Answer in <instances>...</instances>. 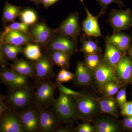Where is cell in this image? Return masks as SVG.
Returning a JSON list of instances; mask_svg holds the SVG:
<instances>
[{
    "label": "cell",
    "mask_w": 132,
    "mask_h": 132,
    "mask_svg": "<svg viewBox=\"0 0 132 132\" xmlns=\"http://www.w3.org/2000/svg\"><path fill=\"white\" fill-rule=\"evenodd\" d=\"M62 123L71 125L80 119L73 96L60 93L52 106Z\"/></svg>",
    "instance_id": "1"
},
{
    "label": "cell",
    "mask_w": 132,
    "mask_h": 132,
    "mask_svg": "<svg viewBox=\"0 0 132 132\" xmlns=\"http://www.w3.org/2000/svg\"><path fill=\"white\" fill-rule=\"evenodd\" d=\"M57 83L50 80H42L35 83L32 104L38 108L52 106L55 99L54 93Z\"/></svg>",
    "instance_id": "2"
},
{
    "label": "cell",
    "mask_w": 132,
    "mask_h": 132,
    "mask_svg": "<svg viewBox=\"0 0 132 132\" xmlns=\"http://www.w3.org/2000/svg\"><path fill=\"white\" fill-rule=\"evenodd\" d=\"M34 89L31 86L9 89L4 101L17 111H22L32 105Z\"/></svg>",
    "instance_id": "3"
},
{
    "label": "cell",
    "mask_w": 132,
    "mask_h": 132,
    "mask_svg": "<svg viewBox=\"0 0 132 132\" xmlns=\"http://www.w3.org/2000/svg\"><path fill=\"white\" fill-rule=\"evenodd\" d=\"M80 118L91 120L101 113L98 98L92 95L73 96Z\"/></svg>",
    "instance_id": "4"
},
{
    "label": "cell",
    "mask_w": 132,
    "mask_h": 132,
    "mask_svg": "<svg viewBox=\"0 0 132 132\" xmlns=\"http://www.w3.org/2000/svg\"><path fill=\"white\" fill-rule=\"evenodd\" d=\"M106 22L113 29V33L129 30L132 27V12L130 8L112 9L108 13Z\"/></svg>",
    "instance_id": "5"
},
{
    "label": "cell",
    "mask_w": 132,
    "mask_h": 132,
    "mask_svg": "<svg viewBox=\"0 0 132 132\" xmlns=\"http://www.w3.org/2000/svg\"><path fill=\"white\" fill-rule=\"evenodd\" d=\"M45 49V51H59L71 56L78 51V40L55 33Z\"/></svg>",
    "instance_id": "6"
},
{
    "label": "cell",
    "mask_w": 132,
    "mask_h": 132,
    "mask_svg": "<svg viewBox=\"0 0 132 132\" xmlns=\"http://www.w3.org/2000/svg\"><path fill=\"white\" fill-rule=\"evenodd\" d=\"M55 34L54 30L52 29L44 20L37 22L29 28V34L34 43L42 48H46Z\"/></svg>",
    "instance_id": "7"
},
{
    "label": "cell",
    "mask_w": 132,
    "mask_h": 132,
    "mask_svg": "<svg viewBox=\"0 0 132 132\" xmlns=\"http://www.w3.org/2000/svg\"><path fill=\"white\" fill-rule=\"evenodd\" d=\"M17 112L24 132H39V108L32 104L28 108Z\"/></svg>",
    "instance_id": "8"
},
{
    "label": "cell",
    "mask_w": 132,
    "mask_h": 132,
    "mask_svg": "<svg viewBox=\"0 0 132 132\" xmlns=\"http://www.w3.org/2000/svg\"><path fill=\"white\" fill-rule=\"evenodd\" d=\"M82 30L80 25L79 15L78 12L71 13L55 29V33L61 34L78 40Z\"/></svg>",
    "instance_id": "9"
},
{
    "label": "cell",
    "mask_w": 132,
    "mask_h": 132,
    "mask_svg": "<svg viewBox=\"0 0 132 132\" xmlns=\"http://www.w3.org/2000/svg\"><path fill=\"white\" fill-rule=\"evenodd\" d=\"M0 132H24L17 111L9 106L0 117Z\"/></svg>",
    "instance_id": "10"
},
{
    "label": "cell",
    "mask_w": 132,
    "mask_h": 132,
    "mask_svg": "<svg viewBox=\"0 0 132 132\" xmlns=\"http://www.w3.org/2000/svg\"><path fill=\"white\" fill-rule=\"evenodd\" d=\"M39 108V132H54L61 126V122L54 110L50 107Z\"/></svg>",
    "instance_id": "11"
},
{
    "label": "cell",
    "mask_w": 132,
    "mask_h": 132,
    "mask_svg": "<svg viewBox=\"0 0 132 132\" xmlns=\"http://www.w3.org/2000/svg\"><path fill=\"white\" fill-rule=\"evenodd\" d=\"M35 75L34 80L35 83L42 80H50L54 78L55 74L48 54H43L39 60L34 62Z\"/></svg>",
    "instance_id": "12"
},
{
    "label": "cell",
    "mask_w": 132,
    "mask_h": 132,
    "mask_svg": "<svg viewBox=\"0 0 132 132\" xmlns=\"http://www.w3.org/2000/svg\"><path fill=\"white\" fill-rule=\"evenodd\" d=\"M29 78L17 73L7 67L0 68V80L9 89L30 86Z\"/></svg>",
    "instance_id": "13"
},
{
    "label": "cell",
    "mask_w": 132,
    "mask_h": 132,
    "mask_svg": "<svg viewBox=\"0 0 132 132\" xmlns=\"http://www.w3.org/2000/svg\"><path fill=\"white\" fill-rule=\"evenodd\" d=\"M93 73L95 82L101 90L104 85L108 82L114 81L120 83L116 75L115 70L103 60Z\"/></svg>",
    "instance_id": "14"
},
{
    "label": "cell",
    "mask_w": 132,
    "mask_h": 132,
    "mask_svg": "<svg viewBox=\"0 0 132 132\" xmlns=\"http://www.w3.org/2000/svg\"><path fill=\"white\" fill-rule=\"evenodd\" d=\"M116 75L119 82L126 84L131 81L132 61L127 54L123 55L115 68Z\"/></svg>",
    "instance_id": "15"
},
{
    "label": "cell",
    "mask_w": 132,
    "mask_h": 132,
    "mask_svg": "<svg viewBox=\"0 0 132 132\" xmlns=\"http://www.w3.org/2000/svg\"><path fill=\"white\" fill-rule=\"evenodd\" d=\"M1 34L3 43L22 46V45L34 43L30 35L23 32L3 31L1 32Z\"/></svg>",
    "instance_id": "16"
},
{
    "label": "cell",
    "mask_w": 132,
    "mask_h": 132,
    "mask_svg": "<svg viewBox=\"0 0 132 132\" xmlns=\"http://www.w3.org/2000/svg\"><path fill=\"white\" fill-rule=\"evenodd\" d=\"M86 13V19L82 22V31L85 34L91 37H102L104 38L102 34L98 22L99 15H92L86 7H85Z\"/></svg>",
    "instance_id": "17"
},
{
    "label": "cell",
    "mask_w": 132,
    "mask_h": 132,
    "mask_svg": "<svg viewBox=\"0 0 132 132\" xmlns=\"http://www.w3.org/2000/svg\"><path fill=\"white\" fill-rule=\"evenodd\" d=\"M94 79L93 72L88 68L85 62H78L73 79L75 84L81 86H89L92 84Z\"/></svg>",
    "instance_id": "18"
},
{
    "label": "cell",
    "mask_w": 132,
    "mask_h": 132,
    "mask_svg": "<svg viewBox=\"0 0 132 132\" xmlns=\"http://www.w3.org/2000/svg\"><path fill=\"white\" fill-rule=\"evenodd\" d=\"M105 48L102 60L112 68H116L123 56L122 52L113 43L105 39Z\"/></svg>",
    "instance_id": "19"
},
{
    "label": "cell",
    "mask_w": 132,
    "mask_h": 132,
    "mask_svg": "<svg viewBox=\"0 0 132 132\" xmlns=\"http://www.w3.org/2000/svg\"><path fill=\"white\" fill-rule=\"evenodd\" d=\"M118 48L124 54H127L128 50L132 41V36L125 33L118 32L111 35H107L105 38Z\"/></svg>",
    "instance_id": "20"
},
{
    "label": "cell",
    "mask_w": 132,
    "mask_h": 132,
    "mask_svg": "<svg viewBox=\"0 0 132 132\" xmlns=\"http://www.w3.org/2000/svg\"><path fill=\"white\" fill-rule=\"evenodd\" d=\"M10 65V69L17 73L31 78L33 80L35 75L34 64L22 59H17Z\"/></svg>",
    "instance_id": "21"
},
{
    "label": "cell",
    "mask_w": 132,
    "mask_h": 132,
    "mask_svg": "<svg viewBox=\"0 0 132 132\" xmlns=\"http://www.w3.org/2000/svg\"><path fill=\"white\" fill-rule=\"evenodd\" d=\"M93 123L95 132H117L120 131L118 123L110 117L96 118Z\"/></svg>",
    "instance_id": "22"
},
{
    "label": "cell",
    "mask_w": 132,
    "mask_h": 132,
    "mask_svg": "<svg viewBox=\"0 0 132 132\" xmlns=\"http://www.w3.org/2000/svg\"><path fill=\"white\" fill-rule=\"evenodd\" d=\"M80 36L81 43L80 50L84 55L102 53V50L98 41L94 40L92 37L85 34L82 35L81 34Z\"/></svg>",
    "instance_id": "23"
},
{
    "label": "cell",
    "mask_w": 132,
    "mask_h": 132,
    "mask_svg": "<svg viewBox=\"0 0 132 132\" xmlns=\"http://www.w3.org/2000/svg\"><path fill=\"white\" fill-rule=\"evenodd\" d=\"M21 11V7L12 5L6 1L3 8L1 20L3 26L7 23L14 22L15 19L20 16Z\"/></svg>",
    "instance_id": "24"
},
{
    "label": "cell",
    "mask_w": 132,
    "mask_h": 132,
    "mask_svg": "<svg viewBox=\"0 0 132 132\" xmlns=\"http://www.w3.org/2000/svg\"><path fill=\"white\" fill-rule=\"evenodd\" d=\"M101 113L116 116L118 114V104L112 97L104 96L98 98Z\"/></svg>",
    "instance_id": "25"
},
{
    "label": "cell",
    "mask_w": 132,
    "mask_h": 132,
    "mask_svg": "<svg viewBox=\"0 0 132 132\" xmlns=\"http://www.w3.org/2000/svg\"><path fill=\"white\" fill-rule=\"evenodd\" d=\"M22 53L29 60L36 61L42 55L39 46L35 43H30L26 45L22 49Z\"/></svg>",
    "instance_id": "26"
},
{
    "label": "cell",
    "mask_w": 132,
    "mask_h": 132,
    "mask_svg": "<svg viewBox=\"0 0 132 132\" xmlns=\"http://www.w3.org/2000/svg\"><path fill=\"white\" fill-rule=\"evenodd\" d=\"M22 46H16L7 43H3L2 51L3 55L7 60L14 61L16 60L18 54L22 52Z\"/></svg>",
    "instance_id": "27"
},
{
    "label": "cell",
    "mask_w": 132,
    "mask_h": 132,
    "mask_svg": "<svg viewBox=\"0 0 132 132\" xmlns=\"http://www.w3.org/2000/svg\"><path fill=\"white\" fill-rule=\"evenodd\" d=\"M19 16L22 22L29 26L35 24L38 22V15L36 12L31 9L22 10Z\"/></svg>",
    "instance_id": "28"
},
{
    "label": "cell",
    "mask_w": 132,
    "mask_h": 132,
    "mask_svg": "<svg viewBox=\"0 0 132 132\" xmlns=\"http://www.w3.org/2000/svg\"><path fill=\"white\" fill-rule=\"evenodd\" d=\"M85 64L92 71L95 70L102 60L103 55L102 53L85 54Z\"/></svg>",
    "instance_id": "29"
},
{
    "label": "cell",
    "mask_w": 132,
    "mask_h": 132,
    "mask_svg": "<svg viewBox=\"0 0 132 132\" xmlns=\"http://www.w3.org/2000/svg\"><path fill=\"white\" fill-rule=\"evenodd\" d=\"M101 7V10L98 15L99 18H101L106 13L109 6L112 3H115L120 8L125 7V5L122 0H96Z\"/></svg>",
    "instance_id": "30"
},
{
    "label": "cell",
    "mask_w": 132,
    "mask_h": 132,
    "mask_svg": "<svg viewBox=\"0 0 132 132\" xmlns=\"http://www.w3.org/2000/svg\"><path fill=\"white\" fill-rule=\"evenodd\" d=\"M5 32L10 31H16L23 32L29 34V28L30 26L24 24L23 22H13L9 25L4 26Z\"/></svg>",
    "instance_id": "31"
},
{
    "label": "cell",
    "mask_w": 132,
    "mask_h": 132,
    "mask_svg": "<svg viewBox=\"0 0 132 132\" xmlns=\"http://www.w3.org/2000/svg\"><path fill=\"white\" fill-rule=\"evenodd\" d=\"M120 83L112 81L107 83L102 88L104 96L112 97L118 93L120 88Z\"/></svg>",
    "instance_id": "32"
},
{
    "label": "cell",
    "mask_w": 132,
    "mask_h": 132,
    "mask_svg": "<svg viewBox=\"0 0 132 132\" xmlns=\"http://www.w3.org/2000/svg\"><path fill=\"white\" fill-rule=\"evenodd\" d=\"M57 83V87H58V89L60 93H62L71 95L72 96H77V95L86 96L90 95L88 94H86L82 93L75 92L72 89L66 87L64 85H62L61 83H58V82Z\"/></svg>",
    "instance_id": "33"
},
{
    "label": "cell",
    "mask_w": 132,
    "mask_h": 132,
    "mask_svg": "<svg viewBox=\"0 0 132 132\" xmlns=\"http://www.w3.org/2000/svg\"><path fill=\"white\" fill-rule=\"evenodd\" d=\"M74 132H95L94 125L88 123L79 124L74 128Z\"/></svg>",
    "instance_id": "34"
},
{
    "label": "cell",
    "mask_w": 132,
    "mask_h": 132,
    "mask_svg": "<svg viewBox=\"0 0 132 132\" xmlns=\"http://www.w3.org/2000/svg\"><path fill=\"white\" fill-rule=\"evenodd\" d=\"M116 100L118 106L120 108L126 104L127 102V94L125 88H121L118 91L116 95Z\"/></svg>",
    "instance_id": "35"
},
{
    "label": "cell",
    "mask_w": 132,
    "mask_h": 132,
    "mask_svg": "<svg viewBox=\"0 0 132 132\" xmlns=\"http://www.w3.org/2000/svg\"><path fill=\"white\" fill-rule=\"evenodd\" d=\"M121 113L125 116H132V101L127 102L121 108Z\"/></svg>",
    "instance_id": "36"
},
{
    "label": "cell",
    "mask_w": 132,
    "mask_h": 132,
    "mask_svg": "<svg viewBox=\"0 0 132 132\" xmlns=\"http://www.w3.org/2000/svg\"><path fill=\"white\" fill-rule=\"evenodd\" d=\"M3 43L2 40L0 32V67H6L9 65L7 60L5 59L2 51V45Z\"/></svg>",
    "instance_id": "37"
},
{
    "label": "cell",
    "mask_w": 132,
    "mask_h": 132,
    "mask_svg": "<svg viewBox=\"0 0 132 132\" xmlns=\"http://www.w3.org/2000/svg\"><path fill=\"white\" fill-rule=\"evenodd\" d=\"M122 122L125 128L128 130H132V116H125Z\"/></svg>",
    "instance_id": "38"
},
{
    "label": "cell",
    "mask_w": 132,
    "mask_h": 132,
    "mask_svg": "<svg viewBox=\"0 0 132 132\" xmlns=\"http://www.w3.org/2000/svg\"><path fill=\"white\" fill-rule=\"evenodd\" d=\"M56 81L58 83L68 82L69 80L62 70L59 72L56 78Z\"/></svg>",
    "instance_id": "39"
},
{
    "label": "cell",
    "mask_w": 132,
    "mask_h": 132,
    "mask_svg": "<svg viewBox=\"0 0 132 132\" xmlns=\"http://www.w3.org/2000/svg\"><path fill=\"white\" fill-rule=\"evenodd\" d=\"M70 125L65 126H61L57 129L55 132H74V128L72 127Z\"/></svg>",
    "instance_id": "40"
},
{
    "label": "cell",
    "mask_w": 132,
    "mask_h": 132,
    "mask_svg": "<svg viewBox=\"0 0 132 132\" xmlns=\"http://www.w3.org/2000/svg\"><path fill=\"white\" fill-rule=\"evenodd\" d=\"M61 0H42V4L46 9H47L50 6H52Z\"/></svg>",
    "instance_id": "41"
},
{
    "label": "cell",
    "mask_w": 132,
    "mask_h": 132,
    "mask_svg": "<svg viewBox=\"0 0 132 132\" xmlns=\"http://www.w3.org/2000/svg\"><path fill=\"white\" fill-rule=\"evenodd\" d=\"M61 70L68 80L69 81L75 78V74L72 73L69 71H68L66 69H62Z\"/></svg>",
    "instance_id": "42"
},
{
    "label": "cell",
    "mask_w": 132,
    "mask_h": 132,
    "mask_svg": "<svg viewBox=\"0 0 132 132\" xmlns=\"http://www.w3.org/2000/svg\"><path fill=\"white\" fill-rule=\"evenodd\" d=\"M8 107V106L6 104L4 101H0V117Z\"/></svg>",
    "instance_id": "43"
},
{
    "label": "cell",
    "mask_w": 132,
    "mask_h": 132,
    "mask_svg": "<svg viewBox=\"0 0 132 132\" xmlns=\"http://www.w3.org/2000/svg\"><path fill=\"white\" fill-rule=\"evenodd\" d=\"M27 2H32L35 3L36 6L39 7V6L40 4H42V0H29Z\"/></svg>",
    "instance_id": "44"
},
{
    "label": "cell",
    "mask_w": 132,
    "mask_h": 132,
    "mask_svg": "<svg viewBox=\"0 0 132 132\" xmlns=\"http://www.w3.org/2000/svg\"><path fill=\"white\" fill-rule=\"evenodd\" d=\"M127 54L132 61V41L130 44V47L128 50Z\"/></svg>",
    "instance_id": "45"
},
{
    "label": "cell",
    "mask_w": 132,
    "mask_h": 132,
    "mask_svg": "<svg viewBox=\"0 0 132 132\" xmlns=\"http://www.w3.org/2000/svg\"><path fill=\"white\" fill-rule=\"evenodd\" d=\"M6 98V96L3 95L0 92V101H4Z\"/></svg>",
    "instance_id": "46"
},
{
    "label": "cell",
    "mask_w": 132,
    "mask_h": 132,
    "mask_svg": "<svg viewBox=\"0 0 132 132\" xmlns=\"http://www.w3.org/2000/svg\"><path fill=\"white\" fill-rule=\"evenodd\" d=\"M79 1H80L81 3H82V5H83V6H84V7H86L85 6V4H84V1H83V0H79Z\"/></svg>",
    "instance_id": "47"
},
{
    "label": "cell",
    "mask_w": 132,
    "mask_h": 132,
    "mask_svg": "<svg viewBox=\"0 0 132 132\" xmlns=\"http://www.w3.org/2000/svg\"><path fill=\"white\" fill-rule=\"evenodd\" d=\"M131 81V82H132V78Z\"/></svg>",
    "instance_id": "48"
},
{
    "label": "cell",
    "mask_w": 132,
    "mask_h": 132,
    "mask_svg": "<svg viewBox=\"0 0 132 132\" xmlns=\"http://www.w3.org/2000/svg\"></svg>",
    "instance_id": "49"
}]
</instances>
